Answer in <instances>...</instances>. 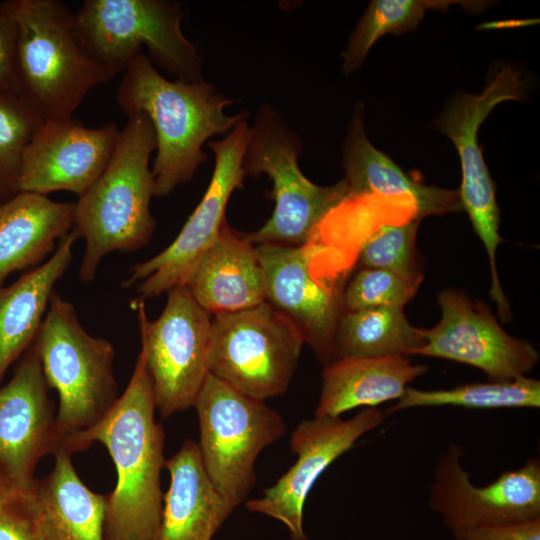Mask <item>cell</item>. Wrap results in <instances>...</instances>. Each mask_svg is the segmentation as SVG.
<instances>
[{"label":"cell","mask_w":540,"mask_h":540,"mask_svg":"<svg viewBox=\"0 0 540 540\" xmlns=\"http://www.w3.org/2000/svg\"><path fill=\"white\" fill-rule=\"evenodd\" d=\"M155 149L150 120L142 113L129 116L106 169L75 202L72 230L85 242L81 281L94 280L107 254L133 252L150 242L156 222L150 210L154 179L149 161Z\"/></svg>","instance_id":"cell-3"},{"label":"cell","mask_w":540,"mask_h":540,"mask_svg":"<svg viewBox=\"0 0 540 540\" xmlns=\"http://www.w3.org/2000/svg\"><path fill=\"white\" fill-rule=\"evenodd\" d=\"M164 468L170 484L156 540H211L234 507L206 474L198 443L186 440Z\"/></svg>","instance_id":"cell-20"},{"label":"cell","mask_w":540,"mask_h":540,"mask_svg":"<svg viewBox=\"0 0 540 540\" xmlns=\"http://www.w3.org/2000/svg\"><path fill=\"white\" fill-rule=\"evenodd\" d=\"M181 4L172 0H86L74 12L85 53L114 75L146 47L149 59L175 80L204 81L196 46L182 31Z\"/></svg>","instance_id":"cell-6"},{"label":"cell","mask_w":540,"mask_h":540,"mask_svg":"<svg viewBox=\"0 0 540 540\" xmlns=\"http://www.w3.org/2000/svg\"><path fill=\"white\" fill-rule=\"evenodd\" d=\"M463 450L452 444L435 465L429 506L438 513L455 540L468 530L540 518V463L500 474L486 486H476L462 467Z\"/></svg>","instance_id":"cell-14"},{"label":"cell","mask_w":540,"mask_h":540,"mask_svg":"<svg viewBox=\"0 0 540 540\" xmlns=\"http://www.w3.org/2000/svg\"><path fill=\"white\" fill-rule=\"evenodd\" d=\"M14 493L18 492L15 490L8 476L0 466V499L10 496Z\"/></svg>","instance_id":"cell-35"},{"label":"cell","mask_w":540,"mask_h":540,"mask_svg":"<svg viewBox=\"0 0 540 540\" xmlns=\"http://www.w3.org/2000/svg\"><path fill=\"white\" fill-rule=\"evenodd\" d=\"M43 120L23 95L0 98V201L19 193L22 154Z\"/></svg>","instance_id":"cell-30"},{"label":"cell","mask_w":540,"mask_h":540,"mask_svg":"<svg viewBox=\"0 0 540 540\" xmlns=\"http://www.w3.org/2000/svg\"><path fill=\"white\" fill-rule=\"evenodd\" d=\"M248 116L219 141H209L215 165L208 188L175 240L152 258L128 270L122 287L136 286L138 299L154 298L185 285L194 266L219 235L226 222L231 194L242 187V162L252 135Z\"/></svg>","instance_id":"cell-12"},{"label":"cell","mask_w":540,"mask_h":540,"mask_svg":"<svg viewBox=\"0 0 540 540\" xmlns=\"http://www.w3.org/2000/svg\"><path fill=\"white\" fill-rule=\"evenodd\" d=\"M303 344L293 323L268 301L217 314L212 319L209 373L264 401L287 391Z\"/></svg>","instance_id":"cell-10"},{"label":"cell","mask_w":540,"mask_h":540,"mask_svg":"<svg viewBox=\"0 0 540 540\" xmlns=\"http://www.w3.org/2000/svg\"><path fill=\"white\" fill-rule=\"evenodd\" d=\"M21 95L16 59V30L0 6V98Z\"/></svg>","instance_id":"cell-33"},{"label":"cell","mask_w":540,"mask_h":540,"mask_svg":"<svg viewBox=\"0 0 540 540\" xmlns=\"http://www.w3.org/2000/svg\"><path fill=\"white\" fill-rule=\"evenodd\" d=\"M119 83L116 103L127 117L142 113L150 120L156 140L151 172L154 196L165 197L193 178L207 160L203 145L212 136L230 132L248 116L243 110L227 115L233 100L205 80H169L142 51L131 60Z\"/></svg>","instance_id":"cell-2"},{"label":"cell","mask_w":540,"mask_h":540,"mask_svg":"<svg viewBox=\"0 0 540 540\" xmlns=\"http://www.w3.org/2000/svg\"><path fill=\"white\" fill-rule=\"evenodd\" d=\"M421 282L388 270L362 268L345 287L344 311L383 306L404 307L415 296Z\"/></svg>","instance_id":"cell-31"},{"label":"cell","mask_w":540,"mask_h":540,"mask_svg":"<svg viewBox=\"0 0 540 540\" xmlns=\"http://www.w3.org/2000/svg\"><path fill=\"white\" fill-rule=\"evenodd\" d=\"M463 1L444 0H373L352 32L348 45L342 52V69L350 74L364 62L374 43L385 34H402L415 29L426 10H445Z\"/></svg>","instance_id":"cell-28"},{"label":"cell","mask_w":540,"mask_h":540,"mask_svg":"<svg viewBox=\"0 0 540 540\" xmlns=\"http://www.w3.org/2000/svg\"><path fill=\"white\" fill-rule=\"evenodd\" d=\"M193 407L199 420L198 446L205 472L235 508L255 485L258 455L282 437L285 422L263 401L238 392L210 373Z\"/></svg>","instance_id":"cell-9"},{"label":"cell","mask_w":540,"mask_h":540,"mask_svg":"<svg viewBox=\"0 0 540 540\" xmlns=\"http://www.w3.org/2000/svg\"><path fill=\"white\" fill-rule=\"evenodd\" d=\"M0 6L16 30L23 95L44 120L72 118L94 87L115 75L80 46L74 12L59 0H7Z\"/></svg>","instance_id":"cell-4"},{"label":"cell","mask_w":540,"mask_h":540,"mask_svg":"<svg viewBox=\"0 0 540 540\" xmlns=\"http://www.w3.org/2000/svg\"><path fill=\"white\" fill-rule=\"evenodd\" d=\"M456 406L469 409L539 408L540 382L526 376L509 381L463 384L450 389L408 387L386 415L414 407Z\"/></svg>","instance_id":"cell-27"},{"label":"cell","mask_w":540,"mask_h":540,"mask_svg":"<svg viewBox=\"0 0 540 540\" xmlns=\"http://www.w3.org/2000/svg\"><path fill=\"white\" fill-rule=\"evenodd\" d=\"M185 286L211 315L237 312L267 301L256 245L226 222L194 266Z\"/></svg>","instance_id":"cell-19"},{"label":"cell","mask_w":540,"mask_h":540,"mask_svg":"<svg viewBox=\"0 0 540 540\" xmlns=\"http://www.w3.org/2000/svg\"><path fill=\"white\" fill-rule=\"evenodd\" d=\"M346 245L339 247L317 228L301 245H256L267 301L293 323L326 365L333 361L347 276L355 261Z\"/></svg>","instance_id":"cell-5"},{"label":"cell","mask_w":540,"mask_h":540,"mask_svg":"<svg viewBox=\"0 0 540 540\" xmlns=\"http://www.w3.org/2000/svg\"><path fill=\"white\" fill-rule=\"evenodd\" d=\"M119 135L113 122L87 128L73 118L43 120L24 148L19 192L82 196L106 169Z\"/></svg>","instance_id":"cell-18"},{"label":"cell","mask_w":540,"mask_h":540,"mask_svg":"<svg viewBox=\"0 0 540 540\" xmlns=\"http://www.w3.org/2000/svg\"><path fill=\"white\" fill-rule=\"evenodd\" d=\"M251 128L242 169L245 176L266 174L272 180L270 198L275 206L265 224L247 236L254 245L304 244L348 196L347 184L343 179L332 186H320L303 174L298 164L300 138L271 104L259 108Z\"/></svg>","instance_id":"cell-8"},{"label":"cell","mask_w":540,"mask_h":540,"mask_svg":"<svg viewBox=\"0 0 540 540\" xmlns=\"http://www.w3.org/2000/svg\"><path fill=\"white\" fill-rule=\"evenodd\" d=\"M53 455V469L31 492L45 540H105L107 496L86 486L66 450Z\"/></svg>","instance_id":"cell-25"},{"label":"cell","mask_w":540,"mask_h":540,"mask_svg":"<svg viewBox=\"0 0 540 540\" xmlns=\"http://www.w3.org/2000/svg\"><path fill=\"white\" fill-rule=\"evenodd\" d=\"M427 371L406 355L343 358L325 366L315 417H340L358 408L399 400L408 384Z\"/></svg>","instance_id":"cell-23"},{"label":"cell","mask_w":540,"mask_h":540,"mask_svg":"<svg viewBox=\"0 0 540 540\" xmlns=\"http://www.w3.org/2000/svg\"><path fill=\"white\" fill-rule=\"evenodd\" d=\"M74 205L29 192L0 201V286L11 273L46 260L72 229Z\"/></svg>","instance_id":"cell-24"},{"label":"cell","mask_w":540,"mask_h":540,"mask_svg":"<svg viewBox=\"0 0 540 540\" xmlns=\"http://www.w3.org/2000/svg\"><path fill=\"white\" fill-rule=\"evenodd\" d=\"M385 417L377 408H364L346 420L314 417L302 421L291 435L296 462L273 486L264 490L262 497L248 500L247 509L282 522L292 540H308L303 509L315 481L361 436L380 426Z\"/></svg>","instance_id":"cell-16"},{"label":"cell","mask_w":540,"mask_h":540,"mask_svg":"<svg viewBox=\"0 0 540 540\" xmlns=\"http://www.w3.org/2000/svg\"><path fill=\"white\" fill-rule=\"evenodd\" d=\"M167 302L149 320L143 301H136L141 350L150 375L156 410L163 418L194 406L209 374L211 314L185 285L167 292Z\"/></svg>","instance_id":"cell-11"},{"label":"cell","mask_w":540,"mask_h":540,"mask_svg":"<svg viewBox=\"0 0 540 540\" xmlns=\"http://www.w3.org/2000/svg\"><path fill=\"white\" fill-rule=\"evenodd\" d=\"M342 166L348 195L379 194L414 201L421 220L463 210L458 190L427 186L398 167L368 140L361 105L356 106L343 144Z\"/></svg>","instance_id":"cell-21"},{"label":"cell","mask_w":540,"mask_h":540,"mask_svg":"<svg viewBox=\"0 0 540 540\" xmlns=\"http://www.w3.org/2000/svg\"><path fill=\"white\" fill-rule=\"evenodd\" d=\"M524 91L525 84L520 79V73L504 66L494 74L480 94L456 95L437 121L438 128L452 141L459 154L462 182L458 191L462 208L487 251L491 270L490 296L497 305L506 300L496 267V250L503 239L499 234L500 212L495 187L478 144V130L497 104L521 100Z\"/></svg>","instance_id":"cell-13"},{"label":"cell","mask_w":540,"mask_h":540,"mask_svg":"<svg viewBox=\"0 0 540 540\" xmlns=\"http://www.w3.org/2000/svg\"><path fill=\"white\" fill-rule=\"evenodd\" d=\"M460 540H540V518L476 527L466 531Z\"/></svg>","instance_id":"cell-34"},{"label":"cell","mask_w":540,"mask_h":540,"mask_svg":"<svg viewBox=\"0 0 540 540\" xmlns=\"http://www.w3.org/2000/svg\"><path fill=\"white\" fill-rule=\"evenodd\" d=\"M33 346L49 389L58 393L61 446L95 426L119 398L113 373L115 350L108 340L90 335L74 305L56 291Z\"/></svg>","instance_id":"cell-7"},{"label":"cell","mask_w":540,"mask_h":540,"mask_svg":"<svg viewBox=\"0 0 540 540\" xmlns=\"http://www.w3.org/2000/svg\"><path fill=\"white\" fill-rule=\"evenodd\" d=\"M0 540H45L31 493L0 499Z\"/></svg>","instance_id":"cell-32"},{"label":"cell","mask_w":540,"mask_h":540,"mask_svg":"<svg viewBox=\"0 0 540 540\" xmlns=\"http://www.w3.org/2000/svg\"><path fill=\"white\" fill-rule=\"evenodd\" d=\"M155 399L144 357L139 352L129 383L108 413L92 428L60 448L69 454L101 443L117 473L106 494L105 540H156L163 508L160 474L165 433L155 421Z\"/></svg>","instance_id":"cell-1"},{"label":"cell","mask_w":540,"mask_h":540,"mask_svg":"<svg viewBox=\"0 0 540 540\" xmlns=\"http://www.w3.org/2000/svg\"><path fill=\"white\" fill-rule=\"evenodd\" d=\"M48 391L32 344L0 387V466L18 493L32 492L39 461L60 448L57 411Z\"/></svg>","instance_id":"cell-17"},{"label":"cell","mask_w":540,"mask_h":540,"mask_svg":"<svg viewBox=\"0 0 540 540\" xmlns=\"http://www.w3.org/2000/svg\"><path fill=\"white\" fill-rule=\"evenodd\" d=\"M420 220L399 219L377 227L362 243L358 261L363 268L383 269L410 280H423L416 249Z\"/></svg>","instance_id":"cell-29"},{"label":"cell","mask_w":540,"mask_h":540,"mask_svg":"<svg viewBox=\"0 0 540 540\" xmlns=\"http://www.w3.org/2000/svg\"><path fill=\"white\" fill-rule=\"evenodd\" d=\"M70 230L52 255L8 286H0V383L9 367L34 343L55 284L67 271L77 240Z\"/></svg>","instance_id":"cell-22"},{"label":"cell","mask_w":540,"mask_h":540,"mask_svg":"<svg viewBox=\"0 0 540 540\" xmlns=\"http://www.w3.org/2000/svg\"><path fill=\"white\" fill-rule=\"evenodd\" d=\"M425 344L421 328L410 324L403 307L343 311L334 337L333 361L343 358L412 355Z\"/></svg>","instance_id":"cell-26"},{"label":"cell","mask_w":540,"mask_h":540,"mask_svg":"<svg viewBox=\"0 0 540 540\" xmlns=\"http://www.w3.org/2000/svg\"><path fill=\"white\" fill-rule=\"evenodd\" d=\"M441 319L421 329L425 344L412 355L452 360L482 370L490 381L525 376L538 362L537 349L509 335L481 301L445 289L438 294Z\"/></svg>","instance_id":"cell-15"}]
</instances>
